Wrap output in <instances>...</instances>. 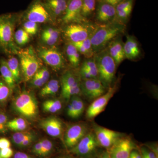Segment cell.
Returning a JSON list of instances; mask_svg holds the SVG:
<instances>
[{
  "label": "cell",
  "mask_w": 158,
  "mask_h": 158,
  "mask_svg": "<svg viewBox=\"0 0 158 158\" xmlns=\"http://www.w3.org/2000/svg\"><path fill=\"white\" fill-rule=\"evenodd\" d=\"M125 29V25L115 21L106 24H97L90 37L94 54L106 48L112 40L123 34Z\"/></svg>",
  "instance_id": "6da1fadb"
},
{
  "label": "cell",
  "mask_w": 158,
  "mask_h": 158,
  "mask_svg": "<svg viewBox=\"0 0 158 158\" xmlns=\"http://www.w3.org/2000/svg\"><path fill=\"white\" fill-rule=\"evenodd\" d=\"M94 60L98 71V78L108 89L112 86L116 74V65L106 48L94 54Z\"/></svg>",
  "instance_id": "7a4b0ae2"
},
{
  "label": "cell",
  "mask_w": 158,
  "mask_h": 158,
  "mask_svg": "<svg viewBox=\"0 0 158 158\" xmlns=\"http://www.w3.org/2000/svg\"><path fill=\"white\" fill-rule=\"evenodd\" d=\"M16 15L11 13L0 15V51L5 53L17 52L14 44V27Z\"/></svg>",
  "instance_id": "3957f363"
},
{
  "label": "cell",
  "mask_w": 158,
  "mask_h": 158,
  "mask_svg": "<svg viewBox=\"0 0 158 158\" xmlns=\"http://www.w3.org/2000/svg\"><path fill=\"white\" fill-rule=\"evenodd\" d=\"M20 66L25 81H31L40 68V58L32 47L18 51Z\"/></svg>",
  "instance_id": "277c9868"
},
{
  "label": "cell",
  "mask_w": 158,
  "mask_h": 158,
  "mask_svg": "<svg viewBox=\"0 0 158 158\" xmlns=\"http://www.w3.org/2000/svg\"><path fill=\"white\" fill-rule=\"evenodd\" d=\"M13 107L19 114L25 118L32 119L38 115L37 100L34 94L28 91H23L15 97Z\"/></svg>",
  "instance_id": "5b68a950"
},
{
  "label": "cell",
  "mask_w": 158,
  "mask_h": 158,
  "mask_svg": "<svg viewBox=\"0 0 158 158\" xmlns=\"http://www.w3.org/2000/svg\"><path fill=\"white\" fill-rule=\"evenodd\" d=\"M97 25L89 21L69 24L64 30V35L71 43L81 42L92 35Z\"/></svg>",
  "instance_id": "8992f818"
},
{
  "label": "cell",
  "mask_w": 158,
  "mask_h": 158,
  "mask_svg": "<svg viewBox=\"0 0 158 158\" xmlns=\"http://www.w3.org/2000/svg\"><path fill=\"white\" fill-rule=\"evenodd\" d=\"M37 52L40 59H42L54 70L59 71L65 67V59L57 49L42 47L37 49Z\"/></svg>",
  "instance_id": "52a82bcc"
},
{
  "label": "cell",
  "mask_w": 158,
  "mask_h": 158,
  "mask_svg": "<svg viewBox=\"0 0 158 158\" xmlns=\"http://www.w3.org/2000/svg\"><path fill=\"white\" fill-rule=\"evenodd\" d=\"M118 88V83L111 86L108 89V91L102 95L95 99L88 107L86 112V116L89 119L95 118L99 114L104 111L108 102L113 96Z\"/></svg>",
  "instance_id": "ba28073f"
},
{
  "label": "cell",
  "mask_w": 158,
  "mask_h": 158,
  "mask_svg": "<svg viewBox=\"0 0 158 158\" xmlns=\"http://www.w3.org/2000/svg\"><path fill=\"white\" fill-rule=\"evenodd\" d=\"M25 17L28 21L37 23L53 20L41 0H34L26 11Z\"/></svg>",
  "instance_id": "9c48e42d"
},
{
  "label": "cell",
  "mask_w": 158,
  "mask_h": 158,
  "mask_svg": "<svg viewBox=\"0 0 158 158\" xmlns=\"http://www.w3.org/2000/svg\"><path fill=\"white\" fill-rule=\"evenodd\" d=\"M98 145L94 132L89 131L75 147L70 149V152L77 156H86L93 153Z\"/></svg>",
  "instance_id": "30bf717a"
},
{
  "label": "cell",
  "mask_w": 158,
  "mask_h": 158,
  "mask_svg": "<svg viewBox=\"0 0 158 158\" xmlns=\"http://www.w3.org/2000/svg\"><path fill=\"white\" fill-rule=\"evenodd\" d=\"M88 132V126L85 123L72 125L65 133L64 142L65 146L70 149L73 148Z\"/></svg>",
  "instance_id": "8fae6325"
},
{
  "label": "cell",
  "mask_w": 158,
  "mask_h": 158,
  "mask_svg": "<svg viewBox=\"0 0 158 158\" xmlns=\"http://www.w3.org/2000/svg\"><path fill=\"white\" fill-rule=\"evenodd\" d=\"M82 0H69L65 14L61 18L64 24L72 23H81L88 21L82 16L81 6Z\"/></svg>",
  "instance_id": "7c38bea8"
},
{
  "label": "cell",
  "mask_w": 158,
  "mask_h": 158,
  "mask_svg": "<svg viewBox=\"0 0 158 158\" xmlns=\"http://www.w3.org/2000/svg\"><path fill=\"white\" fill-rule=\"evenodd\" d=\"M81 91L90 100L95 99L104 94L107 90L98 79L83 80L81 83Z\"/></svg>",
  "instance_id": "4fadbf2b"
},
{
  "label": "cell",
  "mask_w": 158,
  "mask_h": 158,
  "mask_svg": "<svg viewBox=\"0 0 158 158\" xmlns=\"http://www.w3.org/2000/svg\"><path fill=\"white\" fill-rule=\"evenodd\" d=\"M94 132L99 144L106 148H110L122 138L120 133L98 125L94 126Z\"/></svg>",
  "instance_id": "5bb4252c"
},
{
  "label": "cell",
  "mask_w": 158,
  "mask_h": 158,
  "mask_svg": "<svg viewBox=\"0 0 158 158\" xmlns=\"http://www.w3.org/2000/svg\"><path fill=\"white\" fill-rule=\"evenodd\" d=\"M135 146L131 139L121 138L110 149L109 154L111 158H129Z\"/></svg>",
  "instance_id": "9a60e30c"
},
{
  "label": "cell",
  "mask_w": 158,
  "mask_h": 158,
  "mask_svg": "<svg viewBox=\"0 0 158 158\" xmlns=\"http://www.w3.org/2000/svg\"><path fill=\"white\" fill-rule=\"evenodd\" d=\"M97 2L94 15L98 24H106L114 21L116 16L115 7L107 3Z\"/></svg>",
  "instance_id": "2e32d148"
},
{
  "label": "cell",
  "mask_w": 158,
  "mask_h": 158,
  "mask_svg": "<svg viewBox=\"0 0 158 158\" xmlns=\"http://www.w3.org/2000/svg\"><path fill=\"white\" fill-rule=\"evenodd\" d=\"M40 126L49 135L59 138L63 134V123L60 119L56 117L43 118L40 123Z\"/></svg>",
  "instance_id": "e0dca14e"
},
{
  "label": "cell",
  "mask_w": 158,
  "mask_h": 158,
  "mask_svg": "<svg viewBox=\"0 0 158 158\" xmlns=\"http://www.w3.org/2000/svg\"><path fill=\"white\" fill-rule=\"evenodd\" d=\"M126 41L123 44V49L126 59L136 61L141 58L142 52L139 43L133 35H127Z\"/></svg>",
  "instance_id": "ac0fdd59"
},
{
  "label": "cell",
  "mask_w": 158,
  "mask_h": 158,
  "mask_svg": "<svg viewBox=\"0 0 158 158\" xmlns=\"http://www.w3.org/2000/svg\"><path fill=\"white\" fill-rule=\"evenodd\" d=\"M123 44L121 36H119L112 40L106 47L109 54L115 61L117 67L126 59Z\"/></svg>",
  "instance_id": "d6986e66"
},
{
  "label": "cell",
  "mask_w": 158,
  "mask_h": 158,
  "mask_svg": "<svg viewBox=\"0 0 158 158\" xmlns=\"http://www.w3.org/2000/svg\"><path fill=\"white\" fill-rule=\"evenodd\" d=\"M69 0H44L42 2L52 18H62L65 14Z\"/></svg>",
  "instance_id": "ffe728a7"
},
{
  "label": "cell",
  "mask_w": 158,
  "mask_h": 158,
  "mask_svg": "<svg viewBox=\"0 0 158 158\" xmlns=\"http://www.w3.org/2000/svg\"><path fill=\"white\" fill-rule=\"evenodd\" d=\"M85 110V104L81 99L75 96L70 99L67 108V114L72 118H77L81 115Z\"/></svg>",
  "instance_id": "44dd1931"
},
{
  "label": "cell",
  "mask_w": 158,
  "mask_h": 158,
  "mask_svg": "<svg viewBox=\"0 0 158 158\" xmlns=\"http://www.w3.org/2000/svg\"><path fill=\"white\" fill-rule=\"evenodd\" d=\"M62 94L81 85L79 79L72 72H66L61 78Z\"/></svg>",
  "instance_id": "7402d4cb"
},
{
  "label": "cell",
  "mask_w": 158,
  "mask_h": 158,
  "mask_svg": "<svg viewBox=\"0 0 158 158\" xmlns=\"http://www.w3.org/2000/svg\"><path fill=\"white\" fill-rule=\"evenodd\" d=\"M0 73L3 81L11 90H12L14 88L15 81L11 71L8 67L6 60L4 59L0 60Z\"/></svg>",
  "instance_id": "603a6c76"
},
{
  "label": "cell",
  "mask_w": 158,
  "mask_h": 158,
  "mask_svg": "<svg viewBox=\"0 0 158 158\" xmlns=\"http://www.w3.org/2000/svg\"><path fill=\"white\" fill-rule=\"evenodd\" d=\"M65 53L71 65L74 67H78L81 62V56L73 44L69 43L66 45Z\"/></svg>",
  "instance_id": "cb8c5ba5"
},
{
  "label": "cell",
  "mask_w": 158,
  "mask_h": 158,
  "mask_svg": "<svg viewBox=\"0 0 158 158\" xmlns=\"http://www.w3.org/2000/svg\"><path fill=\"white\" fill-rule=\"evenodd\" d=\"M97 0H82L81 15L88 20L95 14L97 6Z\"/></svg>",
  "instance_id": "d4e9b609"
},
{
  "label": "cell",
  "mask_w": 158,
  "mask_h": 158,
  "mask_svg": "<svg viewBox=\"0 0 158 158\" xmlns=\"http://www.w3.org/2000/svg\"><path fill=\"white\" fill-rule=\"evenodd\" d=\"M60 85L59 81L55 79L48 81L40 90V95L42 97L52 96L59 91Z\"/></svg>",
  "instance_id": "484cf974"
},
{
  "label": "cell",
  "mask_w": 158,
  "mask_h": 158,
  "mask_svg": "<svg viewBox=\"0 0 158 158\" xmlns=\"http://www.w3.org/2000/svg\"><path fill=\"white\" fill-rule=\"evenodd\" d=\"M28 127L27 122L24 118H15L7 123V127L11 131H14L20 132L24 131Z\"/></svg>",
  "instance_id": "4316f807"
},
{
  "label": "cell",
  "mask_w": 158,
  "mask_h": 158,
  "mask_svg": "<svg viewBox=\"0 0 158 158\" xmlns=\"http://www.w3.org/2000/svg\"><path fill=\"white\" fill-rule=\"evenodd\" d=\"M7 65L11 71L15 82L18 81L20 78V66L18 59L16 57H9L7 61Z\"/></svg>",
  "instance_id": "83f0119b"
},
{
  "label": "cell",
  "mask_w": 158,
  "mask_h": 158,
  "mask_svg": "<svg viewBox=\"0 0 158 158\" xmlns=\"http://www.w3.org/2000/svg\"><path fill=\"white\" fill-rule=\"evenodd\" d=\"M43 109L46 113H54L61 110L62 104L58 99H50L44 102L42 104Z\"/></svg>",
  "instance_id": "f1b7e54d"
},
{
  "label": "cell",
  "mask_w": 158,
  "mask_h": 158,
  "mask_svg": "<svg viewBox=\"0 0 158 158\" xmlns=\"http://www.w3.org/2000/svg\"><path fill=\"white\" fill-rule=\"evenodd\" d=\"M82 67L86 68L94 79L98 78V71L94 57L88 58L84 61Z\"/></svg>",
  "instance_id": "f546056e"
},
{
  "label": "cell",
  "mask_w": 158,
  "mask_h": 158,
  "mask_svg": "<svg viewBox=\"0 0 158 158\" xmlns=\"http://www.w3.org/2000/svg\"><path fill=\"white\" fill-rule=\"evenodd\" d=\"M11 91L2 77H0V104H4L8 100Z\"/></svg>",
  "instance_id": "4dcf8cb0"
},
{
  "label": "cell",
  "mask_w": 158,
  "mask_h": 158,
  "mask_svg": "<svg viewBox=\"0 0 158 158\" xmlns=\"http://www.w3.org/2000/svg\"><path fill=\"white\" fill-rule=\"evenodd\" d=\"M14 39L18 45H25L30 40V35L23 29H19L15 32Z\"/></svg>",
  "instance_id": "1f68e13d"
},
{
  "label": "cell",
  "mask_w": 158,
  "mask_h": 158,
  "mask_svg": "<svg viewBox=\"0 0 158 158\" xmlns=\"http://www.w3.org/2000/svg\"><path fill=\"white\" fill-rule=\"evenodd\" d=\"M32 135L33 134L32 133L28 131H23L16 132L12 135V141L15 145L19 147L20 144L24 140H25L26 138H28Z\"/></svg>",
  "instance_id": "d6a6232c"
},
{
  "label": "cell",
  "mask_w": 158,
  "mask_h": 158,
  "mask_svg": "<svg viewBox=\"0 0 158 158\" xmlns=\"http://www.w3.org/2000/svg\"><path fill=\"white\" fill-rule=\"evenodd\" d=\"M40 141H41V144H42L41 156H46L50 154L52 150V141L47 139H42Z\"/></svg>",
  "instance_id": "836d02e7"
},
{
  "label": "cell",
  "mask_w": 158,
  "mask_h": 158,
  "mask_svg": "<svg viewBox=\"0 0 158 158\" xmlns=\"http://www.w3.org/2000/svg\"><path fill=\"white\" fill-rule=\"evenodd\" d=\"M23 30L29 35H34L36 34L38 30L37 23L27 20L23 24Z\"/></svg>",
  "instance_id": "e575fe53"
},
{
  "label": "cell",
  "mask_w": 158,
  "mask_h": 158,
  "mask_svg": "<svg viewBox=\"0 0 158 158\" xmlns=\"http://www.w3.org/2000/svg\"><path fill=\"white\" fill-rule=\"evenodd\" d=\"M31 85L35 88H39L44 86L46 83L37 71L31 80Z\"/></svg>",
  "instance_id": "d590c367"
},
{
  "label": "cell",
  "mask_w": 158,
  "mask_h": 158,
  "mask_svg": "<svg viewBox=\"0 0 158 158\" xmlns=\"http://www.w3.org/2000/svg\"><path fill=\"white\" fill-rule=\"evenodd\" d=\"M134 2V0H124L115 7L116 11L127 10V9H133Z\"/></svg>",
  "instance_id": "8d00e7d4"
},
{
  "label": "cell",
  "mask_w": 158,
  "mask_h": 158,
  "mask_svg": "<svg viewBox=\"0 0 158 158\" xmlns=\"http://www.w3.org/2000/svg\"><path fill=\"white\" fill-rule=\"evenodd\" d=\"M60 32L58 29L49 27L44 29L43 31L41 36H49L59 39Z\"/></svg>",
  "instance_id": "74e56055"
},
{
  "label": "cell",
  "mask_w": 158,
  "mask_h": 158,
  "mask_svg": "<svg viewBox=\"0 0 158 158\" xmlns=\"http://www.w3.org/2000/svg\"><path fill=\"white\" fill-rule=\"evenodd\" d=\"M8 122V117L6 114L0 113V134H5L7 132L8 130L7 127Z\"/></svg>",
  "instance_id": "f35d334b"
},
{
  "label": "cell",
  "mask_w": 158,
  "mask_h": 158,
  "mask_svg": "<svg viewBox=\"0 0 158 158\" xmlns=\"http://www.w3.org/2000/svg\"><path fill=\"white\" fill-rule=\"evenodd\" d=\"M13 155V150L10 147L0 149V156L2 158H10Z\"/></svg>",
  "instance_id": "ab89813d"
},
{
  "label": "cell",
  "mask_w": 158,
  "mask_h": 158,
  "mask_svg": "<svg viewBox=\"0 0 158 158\" xmlns=\"http://www.w3.org/2000/svg\"><path fill=\"white\" fill-rule=\"evenodd\" d=\"M42 41L47 45L53 46L59 41V40L49 36H41Z\"/></svg>",
  "instance_id": "60d3db41"
},
{
  "label": "cell",
  "mask_w": 158,
  "mask_h": 158,
  "mask_svg": "<svg viewBox=\"0 0 158 158\" xmlns=\"http://www.w3.org/2000/svg\"><path fill=\"white\" fill-rule=\"evenodd\" d=\"M38 72L46 83L48 81L50 77V73L48 69L46 67H43L42 68L40 69Z\"/></svg>",
  "instance_id": "b9f144b4"
},
{
  "label": "cell",
  "mask_w": 158,
  "mask_h": 158,
  "mask_svg": "<svg viewBox=\"0 0 158 158\" xmlns=\"http://www.w3.org/2000/svg\"><path fill=\"white\" fill-rule=\"evenodd\" d=\"M141 156L147 158H158L157 156L154 152L149 151L144 148H141Z\"/></svg>",
  "instance_id": "7bdbcfd3"
},
{
  "label": "cell",
  "mask_w": 158,
  "mask_h": 158,
  "mask_svg": "<svg viewBox=\"0 0 158 158\" xmlns=\"http://www.w3.org/2000/svg\"><path fill=\"white\" fill-rule=\"evenodd\" d=\"M80 73L83 80L94 79L89 71L86 68H84L82 66L81 67V69H80Z\"/></svg>",
  "instance_id": "ee69618b"
},
{
  "label": "cell",
  "mask_w": 158,
  "mask_h": 158,
  "mask_svg": "<svg viewBox=\"0 0 158 158\" xmlns=\"http://www.w3.org/2000/svg\"><path fill=\"white\" fill-rule=\"evenodd\" d=\"M41 151H42V144H41V141H40L34 144L32 152L36 155L41 156Z\"/></svg>",
  "instance_id": "f6af8a7d"
},
{
  "label": "cell",
  "mask_w": 158,
  "mask_h": 158,
  "mask_svg": "<svg viewBox=\"0 0 158 158\" xmlns=\"http://www.w3.org/2000/svg\"><path fill=\"white\" fill-rule=\"evenodd\" d=\"M34 135H32L30 136L28 138H26L25 140H24V141L21 143V144H20L19 146V147L25 148L27 147V146L30 145V144L32 143V142H33V141H34Z\"/></svg>",
  "instance_id": "bcb514c9"
},
{
  "label": "cell",
  "mask_w": 158,
  "mask_h": 158,
  "mask_svg": "<svg viewBox=\"0 0 158 158\" xmlns=\"http://www.w3.org/2000/svg\"><path fill=\"white\" fill-rule=\"evenodd\" d=\"M11 142L6 138H0V149L10 147Z\"/></svg>",
  "instance_id": "7dc6e473"
},
{
  "label": "cell",
  "mask_w": 158,
  "mask_h": 158,
  "mask_svg": "<svg viewBox=\"0 0 158 158\" xmlns=\"http://www.w3.org/2000/svg\"><path fill=\"white\" fill-rule=\"evenodd\" d=\"M97 2L107 3L115 7L118 4L124 0H97Z\"/></svg>",
  "instance_id": "c3c4849f"
},
{
  "label": "cell",
  "mask_w": 158,
  "mask_h": 158,
  "mask_svg": "<svg viewBox=\"0 0 158 158\" xmlns=\"http://www.w3.org/2000/svg\"><path fill=\"white\" fill-rule=\"evenodd\" d=\"M13 158H33L32 157L25 153L22 152H16L14 155Z\"/></svg>",
  "instance_id": "681fc988"
},
{
  "label": "cell",
  "mask_w": 158,
  "mask_h": 158,
  "mask_svg": "<svg viewBox=\"0 0 158 158\" xmlns=\"http://www.w3.org/2000/svg\"><path fill=\"white\" fill-rule=\"evenodd\" d=\"M131 154H132L134 158H142L141 154L135 151H132L131 152Z\"/></svg>",
  "instance_id": "f907efd6"
},
{
  "label": "cell",
  "mask_w": 158,
  "mask_h": 158,
  "mask_svg": "<svg viewBox=\"0 0 158 158\" xmlns=\"http://www.w3.org/2000/svg\"><path fill=\"white\" fill-rule=\"evenodd\" d=\"M100 158H111L109 153H105L100 157Z\"/></svg>",
  "instance_id": "816d5d0a"
},
{
  "label": "cell",
  "mask_w": 158,
  "mask_h": 158,
  "mask_svg": "<svg viewBox=\"0 0 158 158\" xmlns=\"http://www.w3.org/2000/svg\"><path fill=\"white\" fill-rule=\"evenodd\" d=\"M129 158H134V156H133L132 154L131 153L130 154V155L129 156Z\"/></svg>",
  "instance_id": "f5cc1de1"
},
{
  "label": "cell",
  "mask_w": 158,
  "mask_h": 158,
  "mask_svg": "<svg viewBox=\"0 0 158 158\" xmlns=\"http://www.w3.org/2000/svg\"><path fill=\"white\" fill-rule=\"evenodd\" d=\"M141 157H142V158H147L143 156H141Z\"/></svg>",
  "instance_id": "db71d44e"
},
{
  "label": "cell",
  "mask_w": 158,
  "mask_h": 158,
  "mask_svg": "<svg viewBox=\"0 0 158 158\" xmlns=\"http://www.w3.org/2000/svg\"><path fill=\"white\" fill-rule=\"evenodd\" d=\"M66 158L64 157H59V158Z\"/></svg>",
  "instance_id": "11a10c76"
},
{
  "label": "cell",
  "mask_w": 158,
  "mask_h": 158,
  "mask_svg": "<svg viewBox=\"0 0 158 158\" xmlns=\"http://www.w3.org/2000/svg\"></svg>",
  "instance_id": "9f6ffc18"
}]
</instances>
